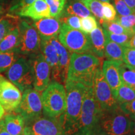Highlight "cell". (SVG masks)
Returning a JSON list of instances; mask_svg holds the SVG:
<instances>
[{"label": "cell", "mask_w": 135, "mask_h": 135, "mask_svg": "<svg viewBox=\"0 0 135 135\" xmlns=\"http://www.w3.org/2000/svg\"><path fill=\"white\" fill-rule=\"evenodd\" d=\"M66 109L60 116L62 124V135H68L75 129L81 114L83 98L88 87L80 83L66 80L65 82Z\"/></svg>", "instance_id": "obj_1"}, {"label": "cell", "mask_w": 135, "mask_h": 135, "mask_svg": "<svg viewBox=\"0 0 135 135\" xmlns=\"http://www.w3.org/2000/svg\"><path fill=\"white\" fill-rule=\"evenodd\" d=\"M100 67V60L93 54L73 53L66 80L80 83L86 87H93L94 75Z\"/></svg>", "instance_id": "obj_2"}, {"label": "cell", "mask_w": 135, "mask_h": 135, "mask_svg": "<svg viewBox=\"0 0 135 135\" xmlns=\"http://www.w3.org/2000/svg\"><path fill=\"white\" fill-rule=\"evenodd\" d=\"M103 111L94 98L93 87H88L84 94L78 122L68 135H97Z\"/></svg>", "instance_id": "obj_3"}, {"label": "cell", "mask_w": 135, "mask_h": 135, "mask_svg": "<svg viewBox=\"0 0 135 135\" xmlns=\"http://www.w3.org/2000/svg\"><path fill=\"white\" fill-rule=\"evenodd\" d=\"M44 115L59 118L66 109V90L60 83L52 81L43 91L41 96Z\"/></svg>", "instance_id": "obj_4"}, {"label": "cell", "mask_w": 135, "mask_h": 135, "mask_svg": "<svg viewBox=\"0 0 135 135\" xmlns=\"http://www.w3.org/2000/svg\"><path fill=\"white\" fill-rule=\"evenodd\" d=\"M131 120L119 108L103 111L97 135H129Z\"/></svg>", "instance_id": "obj_5"}, {"label": "cell", "mask_w": 135, "mask_h": 135, "mask_svg": "<svg viewBox=\"0 0 135 135\" xmlns=\"http://www.w3.org/2000/svg\"><path fill=\"white\" fill-rule=\"evenodd\" d=\"M58 39L69 51L92 53L89 36L83 31L73 29L63 23Z\"/></svg>", "instance_id": "obj_6"}, {"label": "cell", "mask_w": 135, "mask_h": 135, "mask_svg": "<svg viewBox=\"0 0 135 135\" xmlns=\"http://www.w3.org/2000/svg\"><path fill=\"white\" fill-rule=\"evenodd\" d=\"M6 76L21 92L32 88L34 75L31 61L24 56H20L6 71Z\"/></svg>", "instance_id": "obj_7"}, {"label": "cell", "mask_w": 135, "mask_h": 135, "mask_svg": "<svg viewBox=\"0 0 135 135\" xmlns=\"http://www.w3.org/2000/svg\"><path fill=\"white\" fill-rule=\"evenodd\" d=\"M15 111L23 118L25 124L40 117L43 111V105L40 92L32 88L25 90L21 102Z\"/></svg>", "instance_id": "obj_8"}, {"label": "cell", "mask_w": 135, "mask_h": 135, "mask_svg": "<svg viewBox=\"0 0 135 135\" xmlns=\"http://www.w3.org/2000/svg\"><path fill=\"white\" fill-rule=\"evenodd\" d=\"M93 89L94 98L103 110L111 111L119 108V104L104 77L101 67L94 75Z\"/></svg>", "instance_id": "obj_9"}, {"label": "cell", "mask_w": 135, "mask_h": 135, "mask_svg": "<svg viewBox=\"0 0 135 135\" xmlns=\"http://www.w3.org/2000/svg\"><path fill=\"white\" fill-rule=\"evenodd\" d=\"M20 42L16 51L20 55H33L40 50L41 39L33 25L26 21H20L19 24Z\"/></svg>", "instance_id": "obj_10"}, {"label": "cell", "mask_w": 135, "mask_h": 135, "mask_svg": "<svg viewBox=\"0 0 135 135\" xmlns=\"http://www.w3.org/2000/svg\"><path fill=\"white\" fill-rule=\"evenodd\" d=\"M62 131L60 117L50 118L45 116L25 124L23 133L28 135H62Z\"/></svg>", "instance_id": "obj_11"}, {"label": "cell", "mask_w": 135, "mask_h": 135, "mask_svg": "<svg viewBox=\"0 0 135 135\" xmlns=\"http://www.w3.org/2000/svg\"><path fill=\"white\" fill-rule=\"evenodd\" d=\"M31 56L30 61L33 71L34 88L38 92L43 91L50 84V67L41 53L38 52Z\"/></svg>", "instance_id": "obj_12"}, {"label": "cell", "mask_w": 135, "mask_h": 135, "mask_svg": "<svg viewBox=\"0 0 135 135\" xmlns=\"http://www.w3.org/2000/svg\"><path fill=\"white\" fill-rule=\"evenodd\" d=\"M21 91L13 83L0 75V103L4 110L15 111L21 102Z\"/></svg>", "instance_id": "obj_13"}, {"label": "cell", "mask_w": 135, "mask_h": 135, "mask_svg": "<svg viewBox=\"0 0 135 135\" xmlns=\"http://www.w3.org/2000/svg\"><path fill=\"white\" fill-rule=\"evenodd\" d=\"M61 24V22L58 19L50 17L36 20L33 26L38 33L41 40L50 41L55 37H58Z\"/></svg>", "instance_id": "obj_14"}, {"label": "cell", "mask_w": 135, "mask_h": 135, "mask_svg": "<svg viewBox=\"0 0 135 135\" xmlns=\"http://www.w3.org/2000/svg\"><path fill=\"white\" fill-rule=\"evenodd\" d=\"M40 50L44 58L48 63L51 69V75L55 81L61 83L59 65L58 55L56 50L50 41L41 40Z\"/></svg>", "instance_id": "obj_15"}, {"label": "cell", "mask_w": 135, "mask_h": 135, "mask_svg": "<svg viewBox=\"0 0 135 135\" xmlns=\"http://www.w3.org/2000/svg\"><path fill=\"white\" fill-rule=\"evenodd\" d=\"M15 13L20 16L30 18L34 20L51 17L50 9L45 0H36Z\"/></svg>", "instance_id": "obj_16"}, {"label": "cell", "mask_w": 135, "mask_h": 135, "mask_svg": "<svg viewBox=\"0 0 135 135\" xmlns=\"http://www.w3.org/2000/svg\"><path fill=\"white\" fill-rule=\"evenodd\" d=\"M102 72L115 98L116 92L122 83L119 72V63L110 60L104 61Z\"/></svg>", "instance_id": "obj_17"}, {"label": "cell", "mask_w": 135, "mask_h": 135, "mask_svg": "<svg viewBox=\"0 0 135 135\" xmlns=\"http://www.w3.org/2000/svg\"><path fill=\"white\" fill-rule=\"evenodd\" d=\"M51 43L53 45L58 55L59 65L61 74V83H65L67 79L68 70L70 63L71 54L69 51L60 43L58 40V37H55L50 40Z\"/></svg>", "instance_id": "obj_18"}, {"label": "cell", "mask_w": 135, "mask_h": 135, "mask_svg": "<svg viewBox=\"0 0 135 135\" xmlns=\"http://www.w3.org/2000/svg\"><path fill=\"white\" fill-rule=\"evenodd\" d=\"M5 129L11 135H22L25 127L23 118L19 114H8L3 119Z\"/></svg>", "instance_id": "obj_19"}, {"label": "cell", "mask_w": 135, "mask_h": 135, "mask_svg": "<svg viewBox=\"0 0 135 135\" xmlns=\"http://www.w3.org/2000/svg\"><path fill=\"white\" fill-rule=\"evenodd\" d=\"M89 36L90 39L92 53L97 55L98 58H103L106 42L103 30L101 29L100 27H98L90 33Z\"/></svg>", "instance_id": "obj_20"}, {"label": "cell", "mask_w": 135, "mask_h": 135, "mask_svg": "<svg viewBox=\"0 0 135 135\" xmlns=\"http://www.w3.org/2000/svg\"><path fill=\"white\" fill-rule=\"evenodd\" d=\"M20 24V23H19ZM20 42L19 25L15 26L4 37L0 43V52L16 50Z\"/></svg>", "instance_id": "obj_21"}, {"label": "cell", "mask_w": 135, "mask_h": 135, "mask_svg": "<svg viewBox=\"0 0 135 135\" xmlns=\"http://www.w3.org/2000/svg\"><path fill=\"white\" fill-rule=\"evenodd\" d=\"M91 15L89 10L80 0H71L65 5L61 16H76L83 18L91 16Z\"/></svg>", "instance_id": "obj_22"}, {"label": "cell", "mask_w": 135, "mask_h": 135, "mask_svg": "<svg viewBox=\"0 0 135 135\" xmlns=\"http://www.w3.org/2000/svg\"><path fill=\"white\" fill-rule=\"evenodd\" d=\"M106 38L104 55L108 60L120 64L123 63L124 46Z\"/></svg>", "instance_id": "obj_23"}, {"label": "cell", "mask_w": 135, "mask_h": 135, "mask_svg": "<svg viewBox=\"0 0 135 135\" xmlns=\"http://www.w3.org/2000/svg\"><path fill=\"white\" fill-rule=\"evenodd\" d=\"M119 72L122 83L135 91V68L122 63L119 64Z\"/></svg>", "instance_id": "obj_24"}, {"label": "cell", "mask_w": 135, "mask_h": 135, "mask_svg": "<svg viewBox=\"0 0 135 135\" xmlns=\"http://www.w3.org/2000/svg\"><path fill=\"white\" fill-rule=\"evenodd\" d=\"M20 22V18L13 15H6L0 18V43L6 34L13 27L19 25Z\"/></svg>", "instance_id": "obj_25"}, {"label": "cell", "mask_w": 135, "mask_h": 135, "mask_svg": "<svg viewBox=\"0 0 135 135\" xmlns=\"http://www.w3.org/2000/svg\"><path fill=\"white\" fill-rule=\"evenodd\" d=\"M20 57L15 50L0 52V73L6 71Z\"/></svg>", "instance_id": "obj_26"}, {"label": "cell", "mask_w": 135, "mask_h": 135, "mask_svg": "<svg viewBox=\"0 0 135 135\" xmlns=\"http://www.w3.org/2000/svg\"><path fill=\"white\" fill-rule=\"evenodd\" d=\"M115 99L118 104L129 102L135 99V91L126 84L121 83L115 95Z\"/></svg>", "instance_id": "obj_27"}, {"label": "cell", "mask_w": 135, "mask_h": 135, "mask_svg": "<svg viewBox=\"0 0 135 135\" xmlns=\"http://www.w3.org/2000/svg\"><path fill=\"white\" fill-rule=\"evenodd\" d=\"M83 4L98 19L100 25L104 21L103 16L102 3L98 0H80Z\"/></svg>", "instance_id": "obj_28"}, {"label": "cell", "mask_w": 135, "mask_h": 135, "mask_svg": "<svg viewBox=\"0 0 135 135\" xmlns=\"http://www.w3.org/2000/svg\"><path fill=\"white\" fill-rule=\"evenodd\" d=\"M48 4L51 17L59 19L65 9L66 0H45Z\"/></svg>", "instance_id": "obj_29"}, {"label": "cell", "mask_w": 135, "mask_h": 135, "mask_svg": "<svg viewBox=\"0 0 135 135\" xmlns=\"http://www.w3.org/2000/svg\"><path fill=\"white\" fill-rule=\"evenodd\" d=\"M103 27L104 30L112 34H115V35H121V34H130L133 35L134 33L131 32L129 30H126L124 27L116 21V20L112 21H104L101 25Z\"/></svg>", "instance_id": "obj_30"}, {"label": "cell", "mask_w": 135, "mask_h": 135, "mask_svg": "<svg viewBox=\"0 0 135 135\" xmlns=\"http://www.w3.org/2000/svg\"><path fill=\"white\" fill-rule=\"evenodd\" d=\"M105 37L111 41L121 45L124 47H129V42L133 35L130 34H121V35H115L106 31L103 30Z\"/></svg>", "instance_id": "obj_31"}, {"label": "cell", "mask_w": 135, "mask_h": 135, "mask_svg": "<svg viewBox=\"0 0 135 135\" xmlns=\"http://www.w3.org/2000/svg\"><path fill=\"white\" fill-rule=\"evenodd\" d=\"M115 20L126 30L135 33V13L128 16L118 15Z\"/></svg>", "instance_id": "obj_32"}, {"label": "cell", "mask_w": 135, "mask_h": 135, "mask_svg": "<svg viewBox=\"0 0 135 135\" xmlns=\"http://www.w3.org/2000/svg\"><path fill=\"white\" fill-rule=\"evenodd\" d=\"M81 30L84 33L88 34L98 27V22L96 18L93 16H87L80 20Z\"/></svg>", "instance_id": "obj_33"}, {"label": "cell", "mask_w": 135, "mask_h": 135, "mask_svg": "<svg viewBox=\"0 0 135 135\" xmlns=\"http://www.w3.org/2000/svg\"><path fill=\"white\" fill-rule=\"evenodd\" d=\"M102 5V13L104 21H112L115 20L117 15L114 6L109 3H103Z\"/></svg>", "instance_id": "obj_34"}, {"label": "cell", "mask_w": 135, "mask_h": 135, "mask_svg": "<svg viewBox=\"0 0 135 135\" xmlns=\"http://www.w3.org/2000/svg\"><path fill=\"white\" fill-rule=\"evenodd\" d=\"M119 108L131 121L135 120V99L129 102L119 104Z\"/></svg>", "instance_id": "obj_35"}, {"label": "cell", "mask_w": 135, "mask_h": 135, "mask_svg": "<svg viewBox=\"0 0 135 135\" xmlns=\"http://www.w3.org/2000/svg\"><path fill=\"white\" fill-rule=\"evenodd\" d=\"M123 58L124 63L135 68V48L124 47Z\"/></svg>", "instance_id": "obj_36"}, {"label": "cell", "mask_w": 135, "mask_h": 135, "mask_svg": "<svg viewBox=\"0 0 135 135\" xmlns=\"http://www.w3.org/2000/svg\"><path fill=\"white\" fill-rule=\"evenodd\" d=\"M60 21L75 30H81L80 19L76 16H61L58 19Z\"/></svg>", "instance_id": "obj_37"}, {"label": "cell", "mask_w": 135, "mask_h": 135, "mask_svg": "<svg viewBox=\"0 0 135 135\" xmlns=\"http://www.w3.org/2000/svg\"><path fill=\"white\" fill-rule=\"evenodd\" d=\"M113 1L119 16H128L134 13L123 0H113Z\"/></svg>", "instance_id": "obj_38"}, {"label": "cell", "mask_w": 135, "mask_h": 135, "mask_svg": "<svg viewBox=\"0 0 135 135\" xmlns=\"http://www.w3.org/2000/svg\"><path fill=\"white\" fill-rule=\"evenodd\" d=\"M36 0H20V2L17 3L16 4L14 5L12 8H11L10 11H12V12H16L21 9L22 8H24L25 6H28V5L31 4V3H33L34 1H35Z\"/></svg>", "instance_id": "obj_39"}, {"label": "cell", "mask_w": 135, "mask_h": 135, "mask_svg": "<svg viewBox=\"0 0 135 135\" xmlns=\"http://www.w3.org/2000/svg\"><path fill=\"white\" fill-rule=\"evenodd\" d=\"M0 135H11L5 129L3 119L0 120Z\"/></svg>", "instance_id": "obj_40"}, {"label": "cell", "mask_w": 135, "mask_h": 135, "mask_svg": "<svg viewBox=\"0 0 135 135\" xmlns=\"http://www.w3.org/2000/svg\"><path fill=\"white\" fill-rule=\"evenodd\" d=\"M129 8L135 13V0H123Z\"/></svg>", "instance_id": "obj_41"}, {"label": "cell", "mask_w": 135, "mask_h": 135, "mask_svg": "<svg viewBox=\"0 0 135 135\" xmlns=\"http://www.w3.org/2000/svg\"><path fill=\"white\" fill-rule=\"evenodd\" d=\"M129 135H135V120L131 121L130 126V134Z\"/></svg>", "instance_id": "obj_42"}, {"label": "cell", "mask_w": 135, "mask_h": 135, "mask_svg": "<svg viewBox=\"0 0 135 135\" xmlns=\"http://www.w3.org/2000/svg\"><path fill=\"white\" fill-rule=\"evenodd\" d=\"M129 47H131V48H135V33L133 35V36L131 38L130 42H129Z\"/></svg>", "instance_id": "obj_43"}, {"label": "cell", "mask_w": 135, "mask_h": 135, "mask_svg": "<svg viewBox=\"0 0 135 135\" xmlns=\"http://www.w3.org/2000/svg\"><path fill=\"white\" fill-rule=\"evenodd\" d=\"M4 113H5L4 109L3 108V107L1 104V103H0V120L2 119V118L4 117Z\"/></svg>", "instance_id": "obj_44"}, {"label": "cell", "mask_w": 135, "mask_h": 135, "mask_svg": "<svg viewBox=\"0 0 135 135\" xmlns=\"http://www.w3.org/2000/svg\"><path fill=\"white\" fill-rule=\"evenodd\" d=\"M4 8H3L2 6H0V18L2 16V15L3 14V13H4Z\"/></svg>", "instance_id": "obj_45"}, {"label": "cell", "mask_w": 135, "mask_h": 135, "mask_svg": "<svg viewBox=\"0 0 135 135\" xmlns=\"http://www.w3.org/2000/svg\"><path fill=\"white\" fill-rule=\"evenodd\" d=\"M98 1L102 3H109L110 0H98Z\"/></svg>", "instance_id": "obj_46"}, {"label": "cell", "mask_w": 135, "mask_h": 135, "mask_svg": "<svg viewBox=\"0 0 135 135\" xmlns=\"http://www.w3.org/2000/svg\"><path fill=\"white\" fill-rule=\"evenodd\" d=\"M22 135H28V134H25V133H23V134H22Z\"/></svg>", "instance_id": "obj_47"}, {"label": "cell", "mask_w": 135, "mask_h": 135, "mask_svg": "<svg viewBox=\"0 0 135 135\" xmlns=\"http://www.w3.org/2000/svg\"><path fill=\"white\" fill-rule=\"evenodd\" d=\"M3 1V0H0V3H1V2H2V1Z\"/></svg>", "instance_id": "obj_48"}]
</instances>
